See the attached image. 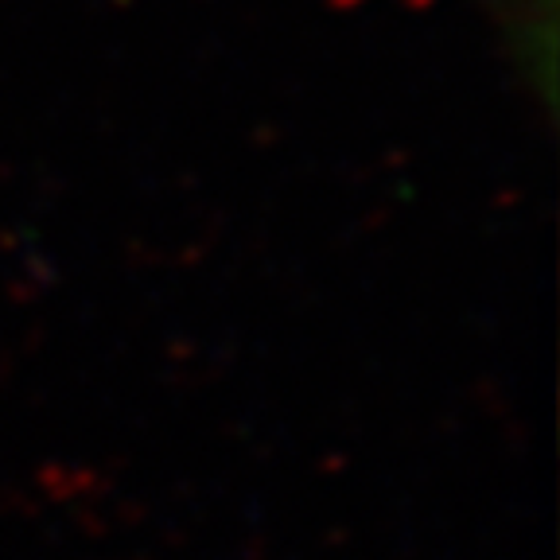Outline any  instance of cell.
Segmentation results:
<instances>
[]
</instances>
